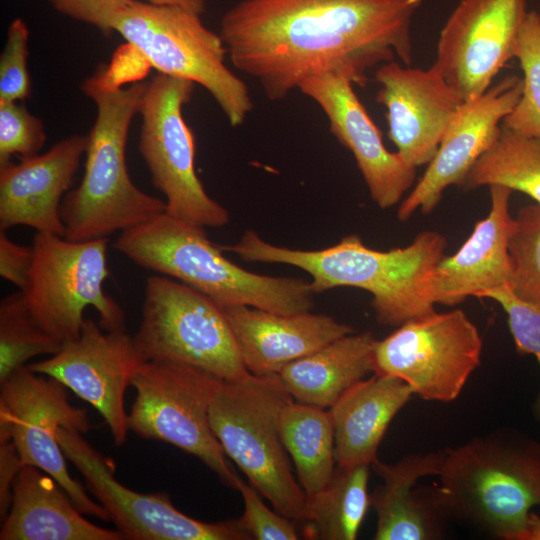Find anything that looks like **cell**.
I'll use <instances>...</instances> for the list:
<instances>
[{
	"label": "cell",
	"instance_id": "obj_1",
	"mask_svg": "<svg viewBox=\"0 0 540 540\" xmlns=\"http://www.w3.org/2000/svg\"><path fill=\"white\" fill-rule=\"evenodd\" d=\"M423 0H240L221 18L231 64L271 101L307 78L338 74L364 87L368 73L412 64V20Z\"/></svg>",
	"mask_w": 540,
	"mask_h": 540
},
{
	"label": "cell",
	"instance_id": "obj_2",
	"mask_svg": "<svg viewBox=\"0 0 540 540\" xmlns=\"http://www.w3.org/2000/svg\"><path fill=\"white\" fill-rule=\"evenodd\" d=\"M446 238L437 231L420 232L405 247L379 251L355 234L319 250L276 246L248 230L232 245H219L246 262L287 264L311 276L314 294L337 287L369 292L376 320L400 326L435 312L433 273L444 257Z\"/></svg>",
	"mask_w": 540,
	"mask_h": 540
},
{
	"label": "cell",
	"instance_id": "obj_3",
	"mask_svg": "<svg viewBox=\"0 0 540 540\" xmlns=\"http://www.w3.org/2000/svg\"><path fill=\"white\" fill-rule=\"evenodd\" d=\"M146 85L135 81L122 87L114 71L105 65L82 83L97 115L88 134L84 175L61 204L66 239L107 238L166 212L165 201L133 183L126 162L129 127Z\"/></svg>",
	"mask_w": 540,
	"mask_h": 540
},
{
	"label": "cell",
	"instance_id": "obj_4",
	"mask_svg": "<svg viewBox=\"0 0 540 540\" xmlns=\"http://www.w3.org/2000/svg\"><path fill=\"white\" fill-rule=\"evenodd\" d=\"M434 487L449 517L502 540H525L533 508L540 507V442L499 429L445 448Z\"/></svg>",
	"mask_w": 540,
	"mask_h": 540
},
{
	"label": "cell",
	"instance_id": "obj_5",
	"mask_svg": "<svg viewBox=\"0 0 540 540\" xmlns=\"http://www.w3.org/2000/svg\"><path fill=\"white\" fill-rule=\"evenodd\" d=\"M114 248L135 264L180 281L221 308L250 306L277 314L310 311V282L250 272L223 255L203 226L163 212L122 231Z\"/></svg>",
	"mask_w": 540,
	"mask_h": 540
},
{
	"label": "cell",
	"instance_id": "obj_6",
	"mask_svg": "<svg viewBox=\"0 0 540 540\" xmlns=\"http://www.w3.org/2000/svg\"><path fill=\"white\" fill-rule=\"evenodd\" d=\"M293 399L278 374L223 381L210 409L223 451L275 511L300 521L307 495L293 476L282 442L280 414Z\"/></svg>",
	"mask_w": 540,
	"mask_h": 540
},
{
	"label": "cell",
	"instance_id": "obj_7",
	"mask_svg": "<svg viewBox=\"0 0 540 540\" xmlns=\"http://www.w3.org/2000/svg\"><path fill=\"white\" fill-rule=\"evenodd\" d=\"M112 29L158 73L205 88L231 126L243 124L252 111L248 86L226 65V46L201 15L135 0L117 15Z\"/></svg>",
	"mask_w": 540,
	"mask_h": 540
},
{
	"label": "cell",
	"instance_id": "obj_8",
	"mask_svg": "<svg viewBox=\"0 0 540 540\" xmlns=\"http://www.w3.org/2000/svg\"><path fill=\"white\" fill-rule=\"evenodd\" d=\"M133 337L144 361L183 363L224 381L252 375L223 309L207 295L164 275L146 280L141 323Z\"/></svg>",
	"mask_w": 540,
	"mask_h": 540
},
{
	"label": "cell",
	"instance_id": "obj_9",
	"mask_svg": "<svg viewBox=\"0 0 540 540\" xmlns=\"http://www.w3.org/2000/svg\"><path fill=\"white\" fill-rule=\"evenodd\" d=\"M107 246V238L71 241L40 232L33 238L32 266L21 291L42 327L64 345L79 337L87 307L97 311L103 329L125 330L123 309L103 289Z\"/></svg>",
	"mask_w": 540,
	"mask_h": 540
},
{
	"label": "cell",
	"instance_id": "obj_10",
	"mask_svg": "<svg viewBox=\"0 0 540 540\" xmlns=\"http://www.w3.org/2000/svg\"><path fill=\"white\" fill-rule=\"evenodd\" d=\"M223 381L191 365L144 361L131 380L136 398L128 427L142 438L172 444L199 458L224 484L236 489L239 476L226 462L209 420L211 403Z\"/></svg>",
	"mask_w": 540,
	"mask_h": 540
},
{
	"label": "cell",
	"instance_id": "obj_11",
	"mask_svg": "<svg viewBox=\"0 0 540 540\" xmlns=\"http://www.w3.org/2000/svg\"><path fill=\"white\" fill-rule=\"evenodd\" d=\"M189 80L158 73L140 98L139 152L152 183L165 197L166 212L208 227L229 222V212L208 195L195 170L194 136L183 107L193 95Z\"/></svg>",
	"mask_w": 540,
	"mask_h": 540
},
{
	"label": "cell",
	"instance_id": "obj_12",
	"mask_svg": "<svg viewBox=\"0 0 540 540\" xmlns=\"http://www.w3.org/2000/svg\"><path fill=\"white\" fill-rule=\"evenodd\" d=\"M482 338L464 311L431 313L377 340L374 373L401 379L426 401L458 398L480 365Z\"/></svg>",
	"mask_w": 540,
	"mask_h": 540
},
{
	"label": "cell",
	"instance_id": "obj_13",
	"mask_svg": "<svg viewBox=\"0 0 540 540\" xmlns=\"http://www.w3.org/2000/svg\"><path fill=\"white\" fill-rule=\"evenodd\" d=\"M0 386V443L12 441L23 464L52 476L81 513L110 521L105 508L70 476L57 438L61 426L88 432L87 411L69 402L62 383L32 372L27 365Z\"/></svg>",
	"mask_w": 540,
	"mask_h": 540
},
{
	"label": "cell",
	"instance_id": "obj_14",
	"mask_svg": "<svg viewBox=\"0 0 540 540\" xmlns=\"http://www.w3.org/2000/svg\"><path fill=\"white\" fill-rule=\"evenodd\" d=\"M57 438L64 455L84 477L124 539L251 540L239 518L207 523L185 515L168 494L135 492L114 477L112 462L74 429L61 426Z\"/></svg>",
	"mask_w": 540,
	"mask_h": 540
},
{
	"label": "cell",
	"instance_id": "obj_15",
	"mask_svg": "<svg viewBox=\"0 0 540 540\" xmlns=\"http://www.w3.org/2000/svg\"><path fill=\"white\" fill-rule=\"evenodd\" d=\"M528 0H460L443 25L433 66L463 101L477 98L514 58Z\"/></svg>",
	"mask_w": 540,
	"mask_h": 540
},
{
	"label": "cell",
	"instance_id": "obj_16",
	"mask_svg": "<svg viewBox=\"0 0 540 540\" xmlns=\"http://www.w3.org/2000/svg\"><path fill=\"white\" fill-rule=\"evenodd\" d=\"M143 362L133 336L125 330L107 331L88 317L78 338L27 367L57 380L91 404L104 418L115 444L122 445L129 430L126 389Z\"/></svg>",
	"mask_w": 540,
	"mask_h": 540
},
{
	"label": "cell",
	"instance_id": "obj_17",
	"mask_svg": "<svg viewBox=\"0 0 540 540\" xmlns=\"http://www.w3.org/2000/svg\"><path fill=\"white\" fill-rule=\"evenodd\" d=\"M521 93L522 78L508 75L482 95L462 103L424 174L400 202L397 217L401 222L416 211L431 213L448 187L460 188L475 163L498 140L501 123Z\"/></svg>",
	"mask_w": 540,
	"mask_h": 540
},
{
	"label": "cell",
	"instance_id": "obj_18",
	"mask_svg": "<svg viewBox=\"0 0 540 540\" xmlns=\"http://www.w3.org/2000/svg\"><path fill=\"white\" fill-rule=\"evenodd\" d=\"M374 81L396 152L416 168L428 165L464 101L433 65L413 68L393 60L376 68Z\"/></svg>",
	"mask_w": 540,
	"mask_h": 540
},
{
	"label": "cell",
	"instance_id": "obj_19",
	"mask_svg": "<svg viewBox=\"0 0 540 540\" xmlns=\"http://www.w3.org/2000/svg\"><path fill=\"white\" fill-rule=\"evenodd\" d=\"M298 90L321 108L330 132L351 151L372 200L381 209L400 203L415 184L417 168L386 148L354 84L342 75L322 74L307 78Z\"/></svg>",
	"mask_w": 540,
	"mask_h": 540
},
{
	"label": "cell",
	"instance_id": "obj_20",
	"mask_svg": "<svg viewBox=\"0 0 540 540\" xmlns=\"http://www.w3.org/2000/svg\"><path fill=\"white\" fill-rule=\"evenodd\" d=\"M87 145L88 135H72L41 155L0 166V230L21 225L63 236L61 204Z\"/></svg>",
	"mask_w": 540,
	"mask_h": 540
},
{
	"label": "cell",
	"instance_id": "obj_21",
	"mask_svg": "<svg viewBox=\"0 0 540 540\" xmlns=\"http://www.w3.org/2000/svg\"><path fill=\"white\" fill-rule=\"evenodd\" d=\"M488 188L491 199L488 215L476 223L459 250L444 256L434 270L435 304L456 306L469 296L482 298L488 291L510 288L509 240L515 220L509 202L513 191L501 185Z\"/></svg>",
	"mask_w": 540,
	"mask_h": 540
},
{
	"label": "cell",
	"instance_id": "obj_22",
	"mask_svg": "<svg viewBox=\"0 0 540 540\" xmlns=\"http://www.w3.org/2000/svg\"><path fill=\"white\" fill-rule=\"evenodd\" d=\"M222 309L247 370L257 376L278 374L289 363L353 333L351 326L310 311L283 315L244 305Z\"/></svg>",
	"mask_w": 540,
	"mask_h": 540
},
{
	"label": "cell",
	"instance_id": "obj_23",
	"mask_svg": "<svg viewBox=\"0 0 540 540\" xmlns=\"http://www.w3.org/2000/svg\"><path fill=\"white\" fill-rule=\"evenodd\" d=\"M445 449L410 454L393 464L376 459L371 467L382 484L370 494L377 514L375 540H434L443 535L448 514L434 487L413 490L419 479L438 476Z\"/></svg>",
	"mask_w": 540,
	"mask_h": 540
},
{
	"label": "cell",
	"instance_id": "obj_24",
	"mask_svg": "<svg viewBox=\"0 0 540 540\" xmlns=\"http://www.w3.org/2000/svg\"><path fill=\"white\" fill-rule=\"evenodd\" d=\"M70 497L40 468L23 464L0 540H121L118 530L99 527L82 516Z\"/></svg>",
	"mask_w": 540,
	"mask_h": 540
},
{
	"label": "cell",
	"instance_id": "obj_25",
	"mask_svg": "<svg viewBox=\"0 0 540 540\" xmlns=\"http://www.w3.org/2000/svg\"><path fill=\"white\" fill-rule=\"evenodd\" d=\"M412 395L401 379L375 373L349 388L329 408L337 465L371 466L389 425Z\"/></svg>",
	"mask_w": 540,
	"mask_h": 540
},
{
	"label": "cell",
	"instance_id": "obj_26",
	"mask_svg": "<svg viewBox=\"0 0 540 540\" xmlns=\"http://www.w3.org/2000/svg\"><path fill=\"white\" fill-rule=\"evenodd\" d=\"M377 339L348 334L284 366L278 373L296 402L330 408L353 385L374 373Z\"/></svg>",
	"mask_w": 540,
	"mask_h": 540
},
{
	"label": "cell",
	"instance_id": "obj_27",
	"mask_svg": "<svg viewBox=\"0 0 540 540\" xmlns=\"http://www.w3.org/2000/svg\"><path fill=\"white\" fill-rule=\"evenodd\" d=\"M370 465L336 466L328 483L307 497L302 518L306 539L354 540L371 506Z\"/></svg>",
	"mask_w": 540,
	"mask_h": 540
},
{
	"label": "cell",
	"instance_id": "obj_28",
	"mask_svg": "<svg viewBox=\"0 0 540 540\" xmlns=\"http://www.w3.org/2000/svg\"><path fill=\"white\" fill-rule=\"evenodd\" d=\"M279 428L298 481L307 497L313 496L328 483L337 466L330 411L292 400L280 414Z\"/></svg>",
	"mask_w": 540,
	"mask_h": 540
},
{
	"label": "cell",
	"instance_id": "obj_29",
	"mask_svg": "<svg viewBox=\"0 0 540 540\" xmlns=\"http://www.w3.org/2000/svg\"><path fill=\"white\" fill-rule=\"evenodd\" d=\"M492 185L522 192L540 204V138L502 128L498 140L475 163L460 188L472 191Z\"/></svg>",
	"mask_w": 540,
	"mask_h": 540
},
{
	"label": "cell",
	"instance_id": "obj_30",
	"mask_svg": "<svg viewBox=\"0 0 540 540\" xmlns=\"http://www.w3.org/2000/svg\"><path fill=\"white\" fill-rule=\"evenodd\" d=\"M64 344L47 332L32 313L23 291L0 303V382L31 358L54 355Z\"/></svg>",
	"mask_w": 540,
	"mask_h": 540
},
{
	"label": "cell",
	"instance_id": "obj_31",
	"mask_svg": "<svg viewBox=\"0 0 540 540\" xmlns=\"http://www.w3.org/2000/svg\"><path fill=\"white\" fill-rule=\"evenodd\" d=\"M514 58L523 73L522 93L501 123L504 130L540 138V13L528 11L519 29Z\"/></svg>",
	"mask_w": 540,
	"mask_h": 540
},
{
	"label": "cell",
	"instance_id": "obj_32",
	"mask_svg": "<svg viewBox=\"0 0 540 540\" xmlns=\"http://www.w3.org/2000/svg\"><path fill=\"white\" fill-rule=\"evenodd\" d=\"M514 220L510 289L523 300L540 302V204L522 207Z\"/></svg>",
	"mask_w": 540,
	"mask_h": 540
},
{
	"label": "cell",
	"instance_id": "obj_33",
	"mask_svg": "<svg viewBox=\"0 0 540 540\" xmlns=\"http://www.w3.org/2000/svg\"><path fill=\"white\" fill-rule=\"evenodd\" d=\"M46 141L42 121L15 101H0V166L39 154Z\"/></svg>",
	"mask_w": 540,
	"mask_h": 540
},
{
	"label": "cell",
	"instance_id": "obj_34",
	"mask_svg": "<svg viewBox=\"0 0 540 540\" xmlns=\"http://www.w3.org/2000/svg\"><path fill=\"white\" fill-rule=\"evenodd\" d=\"M482 298L494 300L503 308L516 349L535 356L540 367V302L523 300L509 287L488 291ZM532 411L534 418L540 422V390Z\"/></svg>",
	"mask_w": 540,
	"mask_h": 540
},
{
	"label": "cell",
	"instance_id": "obj_35",
	"mask_svg": "<svg viewBox=\"0 0 540 540\" xmlns=\"http://www.w3.org/2000/svg\"><path fill=\"white\" fill-rule=\"evenodd\" d=\"M29 29L21 18L14 19L0 56V101L25 100L31 93L28 71Z\"/></svg>",
	"mask_w": 540,
	"mask_h": 540
},
{
	"label": "cell",
	"instance_id": "obj_36",
	"mask_svg": "<svg viewBox=\"0 0 540 540\" xmlns=\"http://www.w3.org/2000/svg\"><path fill=\"white\" fill-rule=\"evenodd\" d=\"M236 489L244 501V513L239 518L244 530L254 540H296L299 534L294 521L271 511L260 498L258 491L240 477Z\"/></svg>",
	"mask_w": 540,
	"mask_h": 540
},
{
	"label": "cell",
	"instance_id": "obj_37",
	"mask_svg": "<svg viewBox=\"0 0 540 540\" xmlns=\"http://www.w3.org/2000/svg\"><path fill=\"white\" fill-rule=\"evenodd\" d=\"M60 13L90 24L105 35L113 32L117 15L135 0H48Z\"/></svg>",
	"mask_w": 540,
	"mask_h": 540
},
{
	"label": "cell",
	"instance_id": "obj_38",
	"mask_svg": "<svg viewBox=\"0 0 540 540\" xmlns=\"http://www.w3.org/2000/svg\"><path fill=\"white\" fill-rule=\"evenodd\" d=\"M33 261L32 246L15 243L0 230V275L20 290L27 284Z\"/></svg>",
	"mask_w": 540,
	"mask_h": 540
},
{
	"label": "cell",
	"instance_id": "obj_39",
	"mask_svg": "<svg viewBox=\"0 0 540 540\" xmlns=\"http://www.w3.org/2000/svg\"><path fill=\"white\" fill-rule=\"evenodd\" d=\"M23 462L12 441L0 443V514L5 518L12 500V488Z\"/></svg>",
	"mask_w": 540,
	"mask_h": 540
},
{
	"label": "cell",
	"instance_id": "obj_40",
	"mask_svg": "<svg viewBox=\"0 0 540 540\" xmlns=\"http://www.w3.org/2000/svg\"><path fill=\"white\" fill-rule=\"evenodd\" d=\"M143 1L156 4V5L178 6L199 15H202L205 12L206 2H207V0H143Z\"/></svg>",
	"mask_w": 540,
	"mask_h": 540
},
{
	"label": "cell",
	"instance_id": "obj_41",
	"mask_svg": "<svg viewBox=\"0 0 540 540\" xmlns=\"http://www.w3.org/2000/svg\"><path fill=\"white\" fill-rule=\"evenodd\" d=\"M525 540H540V513L531 512Z\"/></svg>",
	"mask_w": 540,
	"mask_h": 540
},
{
	"label": "cell",
	"instance_id": "obj_42",
	"mask_svg": "<svg viewBox=\"0 0 540 540\" xmlns=\"http://www.w3.org/2000/svg\"><path fill=\"white\" fill-rule=\"evenodd\" d=\"M538 12L540 13V4H539V10H538Z\"/></svg>",
	"mask_w": 540,
	"mask_h": 540
}]
</instances>
